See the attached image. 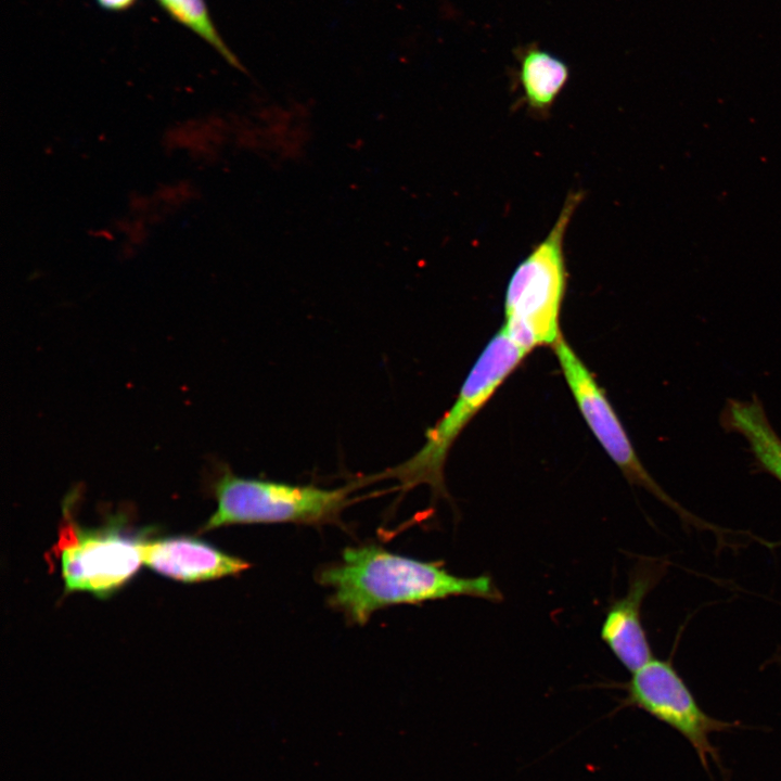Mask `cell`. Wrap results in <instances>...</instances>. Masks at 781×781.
I'll list each match as a JSON object with an SVG mask.
<instances>
[{"instance_id": "cell-1", "label": "cell", "mask_w": 781, "mask_h": 781, "mask_svg": "<svg viewBox=\"0 0 781 781\" xmlns=\"http://www.w3.org/2000/svg\"><path fill=\"white\" fill-rule=\"evenodd\" d=\"M317 580L331 590L328 598L331 607L359 626L379 610L397 604L463 596L502 600L488 575L457 576L441 562L413 559L374 543L345 548L338 561L321 567Z\"/></svg>"}, {"instance_id": "cell-2", "label": "cell", "mask_w": 781, "mask_h": 781, "mask_svg": "<svg viewBox=\"0 0 781 781\" xmlns=\"http://www.w3.org/2000/svg\"><path fill=\"white\" fill-rule=\"evenodd\" d=\"M355 486L323 488L245 477L221 463L214 468L207 482L217 509L201 532L239 524H340Z\"/></svg>"}, {"instance_id": "cell-3", "label": "cell", "mask_w": 781, "mask_h": 781, "mask_svg": "<svg viewBox=\"0 0 781 781\" xmlns=\"http://www.w3.org/2000/svg\"><path fill=\"white\" fill-rule=\"evenodd\" d=\"M581 200V192L567 194L551 230L509 280L502 328L527 351L553 346L562 336L559 320L567 281L564 238Z\"/></svg>"}, {"instance_id": "cell-4", "label": "cell", "mask_w": 781, "mask_h": 781, "mask_svg": "<svg viewBox=\"0 0 781 781\" xmlns=\"http://www.w3.org/2000/svg\"><path fill=\"white\" fill-rule=\"evenodd\" d=\"M527 354L501 328L479 355L451 407L426 430L421 448L382 475L396 479L402 491L427 485L435 497H447L444 470L453 443Z\"/></svg>"}, {"instance_id": "cell-5", "label": "cell", "mask_w": 781, "mask_h": 781, "mask_svg": "<svg viewBox=\"0 0 781 781\" xmlns=\"http://www.w3.org/2000/svg\"><path fill=\"white\" fill-rule=\"evenodd\" d=\"M71 498L52 548L59 559L65 592L85 591L107 598L127 584L142 563L145 537L127 533L121 520L100 527H84L71 514Z\"/></svg>"}, {"instance_id": "cell-6", "label": "cell", "mask_w": 781, "mask_h": 781, "mask_svg": "<svg viewBox=\"0 0 781 781\" xmlns=\"http://www.w3.org/2000/svg\"><path fill=\"white\" fill-rule=\"evenodd\" d=\"M631 675L625 687L624 704L642 709L678 731L691 744L707 772L710 760L721 767L710 735L730 731L739 722L706 714L670 662L652 658Z\"/></svg>"}, {"instance_id": "cell-7", "label": "cell", "mask_w": 781, "mask_h": 781, "mask_svg": "<svg viewBox=\"0 0 781 781\" xmlns=\"http://www.w3.org/2000/svg\"><path fill=\"white\" fill-rule=\"evenodd\" d=\"M552 347L582 418L624 476L651 492L686 523L710 527L674 500L649 474L604 390L569 344L561 336Z\"/></svg>"}, {"instance_id": "cell-8", "label": "cell", "mask_w": 781, "mask_h": 781, "mask_svg": "<svg viewBox=\"0 0 781 781\" xmlns=\"http://www.w3.org/2000/svg\"><path fill=\"white\" fill-rule=\"evenodd\" d=\"M665 567V563L654 560L637 563L626 594L610 605L602 623L601 639L630 673L653 658L642 625L641 610L645 597L660 581Z\"/></svg>"}, {"instance_id": "cell-9", "label": "cell", "mask_w": 781, "mask_h": 781, "mask_svg": "<svg viewBox=\"0 0 781 781\" xmlns=\"http://www.w3.org/2000/svg\"><path fill=\"white\" fill-rule=\"evenodd\" d=\"M142 563L154 572L182 582H199L239 575L251 563L187 536L143 539Z\"/></svg>"}, {"instance_id": "cell-10", "label": "cell", "mask_w": 781, "mask_h": 781, "mask_svg": "<svg viewBox=\"0 0 781 781\" xmlns=\"http://www.w3.org/2000/svg\"><path fill=\"white\" fill-rule=\"evenodd\" d=\"M517 62L515 78L530 113L546 115L569 79V67L537 42L513 50Z\"/></svg>"}, {"instance_id": "cell-11", "label": "cell", "mask_w": 781, "mask_h": 781, "mask_svg": "<svg viewBox=\"0 0 781 781\" xmlns=\"http://www.w3.org/2000/svg\"><path fill=\"white\" fill-rule=\"evenodd\" d=\"M720 423L728 432L743 437L758 466L781 483V438L757 397L729 399Z\"/></svg>"}, {"instance_id": "cell-12", "label": "cell", "mask_w": 781, "mask_h": 781, "mask_svg": "<svg viewBox=\"0 0 781 781\" xmlns=\"http://www.w3.org/2000/svg\"><path fill=\"white\" fill-rule=\"evenodd\" d=\"M176 22L212 46L230 65L245 72L236 55L219 35L205 0H156Z\"/></svg>"}, {"instance_id": "cell-13", "label": "cell", "mask_w": 781, "mask_h": 781, "mask_svg": "<svg viewBox=\"0 0 781 781\" xmlns=\"http://www.w3.org/2000/svg\"><path fill=\"white\" fill-rule=\"evenodd\" d=\"M104 10L120 12L131 8L137 0H95Z\"/></svg>"}]
</instances>
